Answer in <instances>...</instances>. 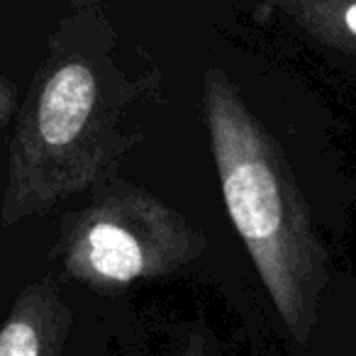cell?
Returning <instances> with one entry per match:
<instances>
[{
  "label": "cell",
  "instance_id": "obj_4",
  "mask_svg": "<svg viewBox=\"0 0 356 356\" xmlns=\"http://www.w3.org/2000/svg\"><path fill=\"white\" fill-rule=\"evenodd\" d=\"M66 320L54 283H32L0 327V356H59Z\"/></svg>",
  "mask_w": 356,
  "mask_h": 356
},
{
  "label": "cell",
  "instance_id": "obj_1",
  "mask_svg": "<svg viewBox=\"0 0 356 356\" xmlns=\"http://www.w3.org/2000/svg\"><path fill=\"white\" fill-rule=\"evenodd\" d=\"M159 95L156 71L129 76L120 66L118 35L98 0H71L13 134L3 225L42 218L105 184L144 137Z\"/></svg>",
  "mask_w": 356,
  "mask_h": 356
},
{
  "label": "cell",
  "instance_id": "obj_2",
  "mask_svg": "<svg viewBox=\"0 0 356 356\" xmlns=\"http://www.w3.org/2000/svg\"><path fill=\"white\" fill-rule=\"evenodd\" d=\"M203 115L229 220L278 315L305 339L327 286V252L286 154L222 69L205 71Z\"/></svg>",
  "mask_w": 356,
  "mask_h": 356
},
{
  "label": "cell",
  "instance_id": "obj_3",
  "mask_svg": "<svg viewBox=\"0 0 356 356\" xmlns=\"http://www.w3.org/2000/svg\"><path fill=\"white\" fill-rule=\"evenodd\" d=\"M205 237L191 220L139 186L100 184L90 203L71 220L64 266L93 288H127L191 264Z\"/></svg>",
  "mask_w": 356,
  "mask_h": 356
},
{
  "label": "cell",
  "instance_id": "obj_6",
  "mask_svg": "<svg viewBox=\"0 0 356 356\" xmlns=\"http://www.w3.org/2000/svg\"><path fill=\"white\" fill-rule=\"evenodd\" d=\"M13 110H15V90L0 76V127L13 118Z\"/></svg>",
  "mask_w": 356,
  "mask_h": 356
},
{
  "label": "cell",
  "instance_id": "obj_5",
  "mask_svg": "<svg viewBox=\"0 0 356 356\" xmlns=\"http://www.w3.org/2000/svg\"><path fill=\"white\" fill-rule=\"evenodd\" d=\"M315 40L356 56V0H257Z\"/></svg>",
  "mask_w": 356,
  "mask_h": 356
}]
</instances>
